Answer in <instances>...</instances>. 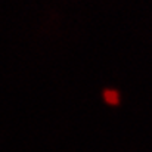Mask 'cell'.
Segmentation results:
<instances>
[{"mask_svg": "<svg viewBox=\"0 0 152 152\" xmlns=\"http://www.w3.org/2000/svg\"><path fill=\"white\" fill-rule=\"evenodd\" d=\"M103 96H105V101L108 102V103H111V105H114V103L118 102V95H117V92H114V90H106V92L103 93Z\"/></svg>", "mask_w": 152, "mask_h": 152, "instance_id": "6da1fadb", "label": "cell"}]
</instances>
